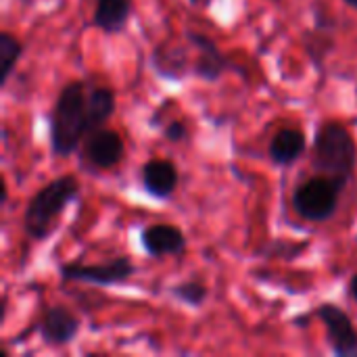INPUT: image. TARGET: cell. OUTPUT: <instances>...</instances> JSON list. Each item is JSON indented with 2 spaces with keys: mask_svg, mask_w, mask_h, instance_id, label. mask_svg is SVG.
I'll return each instance as SVG.
<instances>
[{
  "mask_svg": "<svg viewBox=\"0 0 357 357\" xmlns=\"http://www.w3.org/2000/svg\"><path fill=\"white\" fill-rule=\"evenodd\" d=\"M312 163L318 174H324L347 188L357 163L354 136L341 121H324L316 130Z\"/></svg>",
  "mask_w": 357,
  "mask_h": 357,
  "instance_id": "3",
  "label": "cell"
},
{
  "mask_svg": "<svg viewBox=\"0 0 357 357\" xmlns=\"http://www.w3.org/2000/svg\"><path fill=\"white\" fill-rule=\"evenodd\" d=\"M151 67L159 77H167V79H182L186 75H192V65H188L186 50L172 42H163L155 46L151 54Z\"/></svg>",
  "mask_w": 357,
  "mask_h": 357,
  "instance_id": "12",
  "label": "cell"
},
{
  "mask_svg": "<svg viewBox=\"0 0 357 357\" xmlns=\"http://www.w3.org/2000/svg\"><path fill=\"white\" fill-rule=\"evenodd\" d=\"M40 339L50 347L69 345L79 335V320L65 305H52L44 312L38 324Z\"/></svg>",
  "mask_w": 357,
  "mask_h": 357,
  "instance_id": "10",
  "label": "cell"
},
{
  "mask_svg": "<svg viewBox=\"0 0 357 357\" xmlns=\"http://www.w3.org/2000/svg\"><path fill=\"white\" fill-rule=\"evenodd\" d=\"M140 245L149 257H178L186 251V234L174 224H153L140 232Z\"/></svg>",
  "mask_w": 357,
  "mask_h": 357,
  "instance_id": "9",
  "label": "cell"
},
{
  "mask_svg": "<svg viewBox=\"0 0 357 357\" xmlns=\"http://www.w3.org/2000/svg\"><path fill=\"white\" fill-rule=\"evenodd\" d=\"M82 157L96 169H111L126 157V142L119 132L98 128L86 136Z\"/></svg>",
  "mask_w": 357,
  "mask_h": 357,
  "instance_id": "7",
  "label": "cell"
},
{
  "mask_svg": "<svg viewBox=\"0 0 357 357\" xmlns=\"http://www.w3.org/2000/svg\"><path fill=\"white\" fill-rule=\"evenodd\" d=\"M79 195V180L75 176H59L44 184L27 203L23 213V228L31 241H44L56 228L59 218Z\"/></svg>",
  "mask_w": 357,
  "mask_h": 357,
  "instance_id": "2",
  "label": "cell"
},
{
  "mask_svg": "<svg viewBox=\"0 0 357 357\" xmlns=\"http://www.w3.org/2000/svg\"><path fill=\"white\" fill-rule=\"evenodd\" d=\"M136 272V266L132 264L130 257H115L107 264H94V266H86V264H63L59 268V274L63 280L67 282H86V284H94V287H113V284H121L126 280L132 278V274Z\"/></svg>",
  "mask_w": 357,
  "mask_h": 357,
  "instance_id": "5",
  "label": "cell"
},
{
  "mask_svg": "<svg viewBox=\"0 0 357 357\" xmlns=\"http://www.w3.org/2000/svg\"><path fill=\"white\" fill-rule=\"evenodd\" d=\"M345 2H347V4H349L351 8H356V10H357V0H345Z\"/></svg>",
  "mask_w": 357,
  "mask_h": 357,
  "instance_id": "20",
  "label": "cell"
},
{
  "mask_svg": "<svg viewBox=\"0 0 357 357\" xmlns=\"http://www.w3.org/2000/svg\"><path fill=\"white\" fill-rule=\"evenodd\" d=\"M307 149V140H305V132L299 128H282L276 132V136L270 142L268 155L272 159V163L287 167L297 163L303 153Z\"/></svg>",
  "mask_w": 357,
  "mask_h": 357,
  "instance_id": "13",
  "label": "cell"
},
{
  "mask_svg": "<svg viewBox=\"0 0 357 357\" xmlns=\"http://www.w3.org/2000/svg\"><path fill=\"white\" fill-rule=\"evenodd\" d=\"M50 151L54 157L73 155L88 136V92L75 79L61 88L50 111Z\"/></svg>",
  "mask_w": 357,
  "mask_h": 357,
  "instance_id": "1",
  "label": "cell"
},
{
  "mask_svg": "<svg viewBox=\"0 0 357 357\" xmlns=\"http://www.w3.org/2000/svg\"><path fill=\"white\" fill-rule=\"evenodd\" d=\"M142 188L153 199H169L178 186V167L169 159H149L140 172Z\"/></svg>",
  "mask_w": 357,
  "mask_h": 357,
  "instance_id": "11",
  "label": "cell"
},
{
  "mask_svg": "<svg viewBox=\"0 0 357 357\" xmlns=\"http://www.w3.org/2000/svg\"><path fill=\"white\" fill-rule=\"evenodd\" d=\"M161 132H163V138L169 140V142H184L188 138V126L186 121L182 119H169L161 126Z\"/></svg>",
  "mask_w": 357,
  "mask_h": 357,
  "instance_id": "18",
  "label": "cell"
},
{
  "mask_svg": "<svg viewBox=\"0 0 357 357\" xmlns=\"http://www.w3.org/2000/svg\"><path fill=\"white\" fill-rule=\"evenodd\" d=\"M186 40L190 46H195L199 50L197 59L192 61V75L195 77H199L203 82H218L232 67L230 59L205 33L186 31Z\"/></svg>",
  "mask_w": 357,
  "mask_h": 357,
  "instance_id": "8",
  "label": "cell"
},
{
  "mask_svg": "<svg viewBox=\"0 0 357 357\" xmlns=\"http://www.w3.org/2000/svg\"><path fill=\"white\" fill-rule=\"evenodd\" d=\"M347 293H349V297L354 299L357 303V274L349 280V287H347Z\"/></svg>",
  "mask_w": 357,
  "mask_h": 357,
  "instance_id": "19",
  "label": "cell"
},
{
  "mask_svg": "<svg viewBox=\"0 0 357 357\" xmlns=\"http://www.w3.org/2000/svg\"><path fill=\"white\" fill-rule=\"evenodd\" d=\"M343 190L345 186L339 184L337 180L324 174L314 176L295 188L293 192L295 213L305 222H314V224L326 222L337 213Z\"/></svg>",
  "mask_w": 357,
  "mask_h": 357,
  "instance_id": "4",
  "label": "cell"
},
{
  "mask_svg": "<svg viewBox=\"0 0 357 357\" xmlns=\"http://www.w3.org/2000/svg\"><path fill=\"white\" fill-rule=\"evenodd\" d=\"M169 293L174 299H178L180 303L190 305V307H201L209 297V289L199 280H186V282L174 284L169 289Z\"/></svg>",
  "mask_w": 357,
  "mask_h": 357,
  "instance_id": "17",
  "label": "cell"
},
{
  "mask_svg": "<svg viewBox=\"0 0 357 357\" xmlns=\"http://www.w3.org/2000/svg\"><path fill=\"white\" fill-rule=\"evenodd\" d=\"M132 15V0H96L92 23L105 33H119L126 29Z\"/></svg>",
  "mask_w": 357,
  "mask_h": 357,
  "instance_id": "14",
  "label": "cell"
},
{
  "mask_svg": "<svg viewBox=\"0 0 357 357\" xmlns=\"http://www.w3.org/2000/svg\"><path fill=\"white\" fill-rule=\"evenodd\" d=\"M115 113V92L107 86H96L88 90V134H92L98 128H105V123Z\"/></svg>",
  "mask_w": 357,
  "mask_h": 357,
  "instance_id": "15",
  "label": "cell"
},
{
  "mask_svg": "<svg viewBox=\"0 0 357 357\" xmlns=\"http://www.w3.org/2000/svg\"><path fill=\"white\" fill-rule=\"evenodd\" d=\"M316 318L326 328V339L333 354L339 357H357V328L351 316L337 303H322Z\"/></svg>",
  "mask_w": 357,
  "mask_h": 357,
  "instance_id": "6",
  "label": "cell"
},
{
  "mask_svg": "<svg viewBox=\"0 0 357 357\" xmlns=\"http://www.w3.org/2000/svg\"><path fill=\"white\" fill-rule=\"evenodd\" d=\"M21 54H23L21 40L8 31H2L0 33V86L2 88L15 73V67H17Z\"/></svg>",
  "mask_w": 357,
  "mask_h": 357,
  "instance_id": "16",
  "label": "cell"
}]
</instances>
